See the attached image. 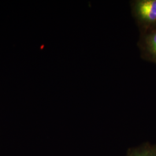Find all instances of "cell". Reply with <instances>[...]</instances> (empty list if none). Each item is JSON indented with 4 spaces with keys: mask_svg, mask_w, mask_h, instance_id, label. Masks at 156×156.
I'll use <instances>...</instances> for the list:
<instances>
[{
    "mask_svg": "<svg viewBox=\"0 0 156 156\" xmlns=\"http://www.w3.org/2000/svg\"><path fill=\"white\" fill-rule=\"evenodd\" d=\"M130 5L140 33L156 28V0H133Z\"/></svg>",
    "mask_w": 156,
    "mask_h": 156,
    "instance_id": "obj_1",
    "label": "cell"
},
{
    "mask_svg": "<svg viewBox=\"0 0 156 156\" xmlns=\"http://www.w3.org/2000/svg\"><path fill=\"white\" fill-rule=\"evenodd\" d=\"M138 46L141 57L156 64V28L140 33Z\"/></svg>",
    "mask_w": 156,
    "mask_h": 156,
    "instance_id": "obj_2",
    "label": "cell"
},
{
    "mask_svg": "<svg viewBox=\"0 0 156 156\" xmlns=\"http://www.w3.org/2000/svg\"><path fill=\"white\" fill-rule=\"evenodd\" d=\"M128 156H156V146L146 145L129 151Z\"/></svg>",
    "mask_w": 156,
    "mask_h": 156,
    "instance_id": "obj_3",
    "label": "cell"
}]
</instances>
